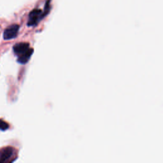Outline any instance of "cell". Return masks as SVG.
Segmentation results:
<instances>
[{
    "label": "cell",
    "mask_w": 163,
    "mask_h": 163,
    "mask_svg": "<svg viewBox=\"0 0 163 163\" xmlns=\"http://www.w3.org/2000/svg\"><path fill=\"white\" fill-rule=\"evenodd\" d=\"M19 28V26L17 24H12V25L8 26L4 31L3 38L5 40H9L16 38L18 34Z\"/></svg>",
    "instance_id": "cell-2"
},
{
    "label": "cell",
    "mask_w": 163,
    "mask_h": 163,
    "mask_svg": "<svg viewBox=\"0 0 163 163\" xmlns=\"http://www.w3.org/2000/svg\"><path fill=\"white\" fill-rule=\"evenodd\" d=\"M45 15L44 12L40 9H34L30 13L28 17L27 26H34L40 22V20L44 18Z\"/></svg>",
    "instance_id": "cell-1"
},
{
    "label": "cell",
    "mask_w": 163,
    "mask_h": 163,
    "mask_svg": "<svg viewBox=\"0 0 163 163\" xmlns=\"http://www.w3.org/2000/svg\"><path fill=\"white\" fill-rule=\"evenodd\" d=\"M14 150L12 147H6L0 150V162H5L12 157Z\"/></svg>",
    "instance_id": "cell-4"
},
{
    "label": "cell",
    "mask_w": 163,
    "mask_h": 163,
    "mask_svg": "<svg viewBox=\"0 0 163 163\" xmlns=\"http://www.w3.org/2000/svg\"><path fill=\"white\" fill-rule=\"evenodd\" d=\"M33 52H34V49L30 48L29 50H28L26 53H24V54L19 56V58H18V59H17V61L20 64H22V65H24V64L27 63L30 59L32 54H33Z\"/></svg>",
    "instance_id": "cell-5"
},
{
    "label": "cell",
    "mask_w": 163,
    "mask_h": 163,
    "mask_svg": "<svg viewBox=\"0 0 163 163\" xmlns=\"http://www.w3.org/2000/svg\"><path fill=\"white\" fill-rule=\"evenodd\" d=\"M13 49L14 53L17 56H20L29 50L30 44L28 43H25V42H21V43H18L14 45Z\"/></svg>",
    "instance_id": "cell-3"
},
{
    "label": "cell",
    "mask_w": 163,
    "mask_h": 163,
    "mask_svg": "<svg viewBox=\"0 0 163 163\" xmlns=\"http://www.w3.org/2000/svg\"><path fill=\"white\" fill-rule=\"evenodd\" d=\"M9 128V124L7 122H5L4 120L0 119V130L3 131H6Z\"/></svg>",
    "instance_id": "cell-6"
}]
</instances>
